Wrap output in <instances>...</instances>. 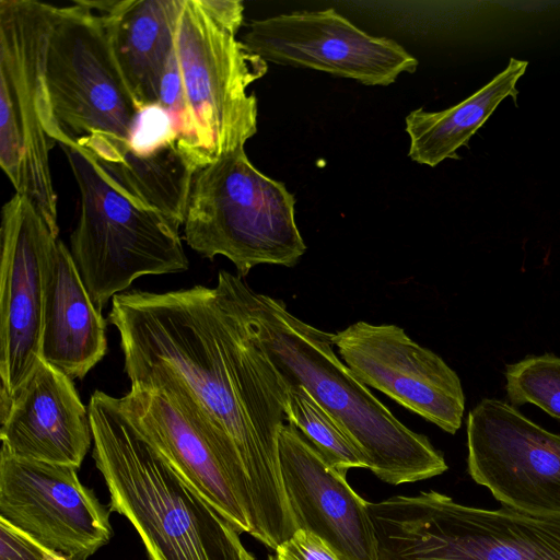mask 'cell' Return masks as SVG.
<instances>
[{
  "label": "cell",
  "instance_id": "obj_22",
  "mask_svg": "<svg viewBox=\"0 0 560 560\" xmlns=\"http://www.w3.org/2000/svg\"><path fill=\"white\" fill-rule=\"evenodd\" d=\"M287 385V421L303 434L325 462L343 475L351 468H368L359 447L310 393L300 385Z\"/></svg>",
  "mask_w": 560,
  "mask_h": 560
},
{
  "label": "cell",
  "instance_id": "obj_7",
  "mask_svg": "<svg viewBox=\"0 0 560 560\" xmlns=\"http://www.w3.org/2000/svg\"><path fill=\"white\" fill-rule=\"evenodd\" d=\"M59 145L80 191L70 253L98 310L139 277L188 269L178 228L121 192L83 148Z\"/></svg>",
  "mask_w": 560,
  "mask_h": 560
},
{
  "label": "cell",
  "instance_id": "obj_11",
  "mask_svg": "<svg viewBox=\"0 0 560 560\" xmlns=\"http://www.w3.org/2000/svg\"><path fill=\"white\" fill-rule=\"evenodd\" d=\"M467 470L501 506L560 517V435L485 398L467 417Z\"/></svg>",
  "mask_w": 560,
  "mask_h": 560
},
{
  "label": "cell",
  "instance_id": "obj_18",
  "mask_svg": "<svg viewBox=\"0 0 560 560\" xmlns=\"http://www.w3.org/2000/svg\"><path fill=\"white\" fill-rule=\"evenodd\" d=\"M104 22L119 70L141 110L158 106L184 0H84Z\"/></svg>",
  "mask_w": 560,
  "mask_h": 560
},
{
  "label": "cell",
  "instance_id": "obj_1",
  "mask_svg": "<svg viewBox=\"0 0 560 560\" xmlns=\"http://www.w3.org/2000/svg\"><path fill=\"white\" fill-rule=\"evenodd\" d=\"M235 280L221 270L210 288L125 291L112 299L107 322L132 388L183 393L232 441L252 491L250 535L275 550L296 530L278 447L288 385L253 335Z\"/></svg>",
  "mask_w": 560,
  "mask_h": 560
},
{
  "label": "cell",
  "instance_id": "obj_16",
  "mask_svg": "<svg viewBox=\"0 0 560 560\" xmlns=\"http://www.w3.org/2000/svg\"><path fill=\"white\" fill-rule=\"evenodd\" d=\"M278 447L282 483L296 529L323 538L340 560H378L369 501L350 487L346 475L329 466L289 422L280 429Z\"/></svg>",
  "mask_w": 560,
  "mask_h": 560
},
{
  "label": "cell",
  "instance_id": "obj_27",
  "mask_svg": "<svg viewBox=\"0 0 560 560\" xmlns=\"http://www.w3.org/2000/svg\"><path fill=\"white\" fill-rule=\"evenodd\" d=\"M49 560H73L70 557L62 553H55Z\"/></svg>",
  "mask_w": 560,
  "mask_h": 560
},
{
  "label": "cell",
  "instance_id": "obj_9",
  "mask_svg": "<svg viewBox=\"0 0 560 560\" xmlns=\"http://www.w3.org/2000/svg\"><path fill=\"white\" fill-rule=\"evenodd\" d=\"M46 86L58 144H130L141 108L115 60L102 16L84 0L58 7Z\"/></svg>",
  "mask_w": 560,
  "mask_h": 560
},
{
  "label": "cell",
  "instance_id": "obj_24",
  "mask_svg": "<svg viewBox=\"0 0 560 560\" xmlns=\"http://www.w3.org/2000/svg\"><path fill=\"white\" fill-rule=\"evenodd\" d=\"M275 551L278 560H340L323 538L301 528L280 544Z\"/></svg>",
  "mask_w": 560,
  "mask_h": 560
},
{
  "label": "cell",
  "instance_id": "obj_4",
  "mask_svg": "<svg viewBox=\"0 0 560 560\" xmlns=\"http://www.w3.org/2000/svg\"><path fill=\"white\" fill-rule=\"evenodd\" d=\"M175 55L182 109L174 133L200 170L257 132V98L247 89L267 73L268 63L218 23L200 0L183 2Z\"/></svg>",
  "mask_w": 560,
  "mask_h": 560
},
{
  "label": "cell",
  "instance_id": "obj_10",
  "mask_svg": "<svg viewBox=\"0 0 560 560\" xmlns=\"http://www.w3.org/2000/svg\"><path fill=\"white\" fill-rule=\"evenodd\" d=\"M119 404L174 470L240 533L250 535L252 491L232 441L170 387H131Z\"/></svg>",
  "mask_w": 560,
  "mask_h": 560
},
{
  "label": "cell",
  "instance_id": "obj_3",
  "mask_svg": "<svg viewBox=\"0 0 560 560\" xmlns=\"http://www.w3.org/2000/svg\"><path fill=\"white\" fill-rule=\"evenodd\" d=\"M88 408L109 511L130 522L149 560H255L241 533L149 443L119 398L95 390Z\"/></svg>",
  "mask_w": 560,
  "mask_h": 560
},
{
  "label": "cell",
  "instance_id": "obj_15",
  "mask_svg": "<svg viewBox=\"0 0 560 560\" xmlns=\"http://www.w3.org/2000/svg\"><path fill=\"white\" fill-rule=\"evenodd\" d=\"M331 340L342 362L365 386L447 433L460 428L465 395L457 373L402 328L359 320L334 334Z\"/></svg>",
  "mask_w": 560,
  "mask_h": 560
},
{
  "label": "cell",
  "instance_id": "obj_13",
  "mask_svg": "<svg viewBox=\"0 0 560 560\" xmlns=\"http://www.w3.org/2000/svg\"><path fill=\"white\" fill-rule=\"evenodd\" d=\"M241 42L266 62L387 86L419 65L396 40L360 30L334 8L252 20Z\"/></svg>",
  "mask_w": 560,
  "mask_h": 560
},
{
  "label": "cell",
  "instance_id": "obj_5",
  "mask_svg": "<svg viewBox=\"0 0 560 560\" xmlns=\"http://www.w3.org/2000/svg\"><path fill=\"white\" fill-rule=\"evenodd\" d=\"M294 206L284 183L258 171L238 147L196 173L184 240L206 258L226 257L240 277L261 264L293 267L306 252Z\"/></svg>",
  "mask_w": 560,
  "mask_h": 560
},
{
  "label": "cell",
  "instance_id": "obj_28",
  "mask_svg": "<svg viewBox=\"0 0 560 560\" xmlns=\"http://www.w3.org/2000/svg\"><path fill=\"white\" fill-rule=\"evenodd\" d=\"M268 560H278V558L276 557V555H272V556H269Z\"/></svg>",
  "mask_w": 560,
  "mask_h": 560
},
{
  "label": "cell",
  "instance_id": "obj_21",
  "mask_svg": "<svg viewBox=\"0 0 560 560\" xmlns=\"http://www.w3.org/2000/svg\"><path fill=\"white\" fill-rule=\"evenodd\" d=\"M527 66L526 60L510 58L502 71L460 103L440 112L422 107L410 112L405 118L410 160L435 167L446 159H458L457 151L468 144L503 100H516L517 83Z\"/></svg>",
  "mask_w": 560,
  "mask_h": 560
},
{
  "label": "cell",
  "instance_id": "obj_8",
  "mask_svg": "<svg viewBox=\"0 0 560 560\" xmlns=\"http://www.w3.org/2000/svg\"><path fill=\"white\" fill-rule=\"evenodd\" d=\"M58 7L0 1V165L59 233L49 151L59 141L46 86V60Z\"/></svg>",
  "mask_w": 560,
  "mask_h": 560
},
{
  "label": "cell",
  "instance_id": "obj_20",
  "mask_svg": "<svg viewBox=\"0 0 560 560\" xmlns=\"http://www.w3.org/2000/svg\"><path fill=\"white\" fill-rule=\"evenodd\" d=\"M86 152L130 199L160 213L178 229L184 224L199 170L176 139L144 153L136 152L130 144H103Z\"/></svg>",
  "mask_w": 560,
  "mask_h": 560
},
{
  "label": "cell",
  "instance_id": "obj_19",
  "mask_svg": "<svg viewBox=\"0 0 560 560\" xmlns=\"http://www.w3.org/2000/svg\"><path fill=\"white\" fill-rule=\"evenodd\" d=\"M106 322L93 303L70 249L57 242L45 295L40 359L83 378L106 354Z\"/></svg>",
  "mask_w": 560,
  "mask_h": 560
},
{
  "label": "cell",
  "instance_id": "obj_17",
  "mask_svg": "<svg viewBox=\"0 0 560 560\" xmlns=\"http://www.w3.org/2000/svg\"><path fill=\"white\" fill-rule=\"evenodd\" d=\"M72 381L42 360L12 399L0 405L1 450L79 469L93 433L89 408Z\"/></svg>",
  "mask_w": 560,
  "mask_h": 560
},
{
  "label": "cell",
  "instance_id": "obj_12",
  "mask_svg": "<svg viewBox=\"0 0 560 560\" xmlns=\"http://www.w3.org/2000/svg\"><path fill=\"white\" fill-rule=\"evenodd\" d=\"M58 242L36 206L15 192L1 212L0 405L7 404L42 361L48 272Z\"/></svg>",
  "mask_w": 560,
  "mask_h": 560
},
{
  "label": "cell",
  "instance_id": "obj_26",
  "mask_svg": "<svg viewBox=\"0 0 560 560\" xmlns=\"http://www.w3.org/2000/svg\"><path fill=\"white\" fill-rule=\"evenodd\" d=\"M210 15L228 30L238 33L244 23V4L238 0H200Z\"/></svg>",
  "mask_w": 560,
  "mask_h": 560
},
{
  "label": "cell",
  "instance_id": "obj_14",
  "mask_svg": "<svg viewBox=\"0 0 560 560\" xmlns=\"http://www.w3.org/2000/svg\"><path fill=\"white\" fill-rule=\"evenodd\" d=\"M78 468L0 452V518L47 549L88 560L113 537L109 511Z\"/></svg>",
  "mask_w": 560,
  "mask_h": 560
},
{
  "label": "cell",
  "instance_id": "obj_23",
  "mask_svg": "<svg viewBox=\"0 0 560 560\" xmlns=\"http://www.w3.org/2000/svg\"><path fill=\"white\" fill-rule=\"evenodd\" d=\"M510 405L534 404L560 419V358L552 353L527 357L504 370Z\"/></svg>",
  "mask_w": 560,
  "mask_h": 560
},
{
  "label": "cell",
  "instance_id": "obj_2",
  "mask_svg": "<svg viewBox=\"0 0 560 560\" xmlns=\"http://www.w3.org/2000/svg\"><path fill=\"white\" fill-rule=\"evenodd\" d=\"M237 295L248 326L287 384L305 388L350 436L368 469L389 485L447 470L428 436L399 421L332 348L331 332L294 316L283 301L254 291L238 275Z\"/></svg>",
  "mask_w": 560,
  "mask_h": 560
},
{
  "label": "cell",
  "instance_id": "obj_25",
  "mask_svg": "<svg viewBox=\"0 0 560 560\" xmlns=\"http://www.w3.org/2000/svg\"><path fill=\"white\" fill-rule=\"evenodd\" d=\"M55 553L0 518V560H49Z\"/></svg>",
  "mask_w": 560,
  "mask_h": 560
},
{
  "label": "cell",
  "instance_id": "obj_6",
  "mask_svg": "<svg viewBox=\"0 0 560 560\" xmlns=\"http://www.w3.org/2000/svg\"><path fill=\"white\" fill-rule=\"evenodd\" d=\"M378 560H560V517L460 504L434 491L369 502Z\"/></svg>",
  "mask_w": 560,
  "mask_h": 560
}]
</instances>
